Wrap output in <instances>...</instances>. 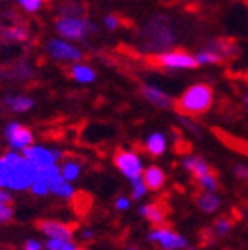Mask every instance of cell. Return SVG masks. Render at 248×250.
<instances>
[{
	"label": "cell",
	"instance_id": "6da1fadb",
	"mask_svg": "<svg viewBox=\"0 0 248 250\" xmlns=\"http://www.w3.org/2000/svg\"><path fill=\"white\" fill-rule=\"evenodd\" d=\"M37 170L20 151H7L0 156V189L26 191L35 181Z\"/></svg>",
	"mask_w": 248,
	"mask_h": 250
},
{
	"label": "cell",
	"instance_id": "7a4b0ae2",
	"mask_svg": "<svg viewBox=\"0 0 248 250\" xmlns=\"http://www.w3.org/2000/svg\"><path fill=\"white\" fill-rule=\"evenodd\" d=\"M213 104V89L208 83H194L184 90L175 101L179 113L183 117H200L207 113Z\"/></svg>",
	"mask_w": 248,
	"mask_h": 250
},
{
	"label": "cell",
	"instance_id": "3957f363",
	"mask_svg": "<svg viewBox=\"0 0 248 250\" xmlns=\"http://www.w3.org/2000/svg\"><path fill=\"white\" fill-rule=\"evenodd\" d=\"M56 31H58V37L75 43L92 35L96 31V24L80 14H62L56 21Z\"/></svg>",
	"mask_w": 248,
	"mask_h": 250
},
{
	"label": "cell",
	"instance_id": "277c9868",
	"mask_svg": "<svg viewBox=\"0 0 248 250\" xmlns=\"http://www.w3.org/2000/svg\"><path fill=\"white\" fill-rule=\"evenodd\" d=\"M21 155L26 158V162L35 168L37 174L45 168L56 165L62 158V151L58 148H47V146L40 145H31L30 148H26L24 151H21Z\"/></svg>",
	"mask_w": 248,
	"mask_h": 250
},
{
	"label": "cell",
	"instance_id": "5b68a950",
	"mask_svg": "<svg viewBox=\"0 0 248 250\" xmlns=\"http://www.w3.org/2000/svg\"><path fill=\"white\" fill-rule=\"evenodd\" d=\"M45 54L56 62H64V64H73L82 59V51L77 43L68 42L61 37L49 39L45 43Z\"/></svg>",
	"mask_w": 248,
	"mask_h": 250
},
{
	"label": "cell",
	"instance_id": "8992f818",
	"mask_svg": "<svg viewBox=\"0 0 248 250\" xmlns=\"http://www.w3.org/2000/svg\"><path fill=\"white\" fill-rule=\"evenodd\" d=\"M156 64L170 71L194 70L198 66L194 54L187 51H163L156 56Z\"/></svg>",
	"mask_w": 248,
	"mask_h": 250
},
{
	"label": "cell",
	"instance_id": "52a82bcc",
	"mask_svg": "<svg viewBox=\"0 0 248 250\" xmlns=\"http://www.w3.org/2000/svg\"><path fill=\"white\" fill-rule=\"evenodd\" d=\"M113 164L118 170L122 172V176H125L128 181H134L137 177H143V160L136 151L130 149H118L113 155Z\"/></svg>",
	"mask_w": 248,
	"mask_h": 250
},
{
	"label": "cell",
	"instance_id": "ba28073f",
	"mask_svg": "<svg viewBox=\"0 0 248 250\" xmlns=\"http://www.w3.org/2000/svg\"><path fill=\"white\" fill-rule=\"evenodd\" d=\"M4 137L12 151L21 153L33 145V132L28 127H24L21 122H16V120L5 124Z\"/></svg>",
	"mask_w": 248,
	"mask_h": 250
},
{
	"label": "cell",
	"instance_id": "9c48e42d",
	"mask_svg": "<svg viewBox=\"0 0 248 250\" xmlns=\"http://www.w3.org/2000/svg\"><path fill=\"white\" fill-rule=\"evenodd\" d=\"M147 240L153 243H158L163 250H186L187 249V240L183 234H179L177 231L170 229V228H155L147 233Z\"/></svg>",
	"mask_w": 248,
	"mask_h": 250
},
{
	"label": "cell",
	"instance_id": "30bf717a",
	"mask_svg": "<svg viewBox=\"0 0 248 250\" xmlns=\"http://www.w3.org/2000/svg\"><path fill=\"white\" fill-rule=\"evenodd\" d=\"M37 229L49 240H73L75 236L73 226L56 219H40L37 221Z\"/></svg>",
	"mask_w": 248,
	"mask_h": 250
},
{
	"label": "cell",
	"instance_id": "8fae6325",
	"mask_svg": "<svg viewBox=\"0 0 248 250\" xmlns=\"http://www.w3.org/2000/svg\"><path fill=\"white\" fill-rule=\"evenodd\" d=\"M141 94H143V98L146 99L149 104L155 106V108L168 109V108H172V104H174V99L170 98V94L165 92V90L160 89V87H156V85L146 83V85H143V89H141Z\"/></svg>",
	"mask_w": 248,
	"mask_h": 250
},
{
	"label": "cell",
	"instance_id": "7c38bea8",
	"mask_svg": "<svg viewBox=\"0 0 248 250\" xmlns=\"http://www.w3.org/2000/svg\"><path fill=\"white\" fill-rule=\"evenodd\" d=\"M139 215H143L146 221L153 224L155 228H163L167 223V215H168V208L167 205L163 203H146V205H141L139 207Z\"/></svg>",
	"mask_w": 248,
	"mask_h": 250
},
{
	"label": "cell",
	"instance_id": "4fadbf2b",
	"mask_svg": "<svg viewBox=\"0 0 248 250\" xmlns=\"http://www.w3.org/2000/svg\"><path fill=\"white\" fill-rule=\"evenodd\" d=\"M2 104H4V108L7 109V111L20 115V113L30 111V109L35 106V101H33L30 96H26V94H11V96H5Z\"/></svg>",
	"mask_w": 248,
	"mask_h": 250
},
{
	"label": "cell",
	"instance_id": "5bb4252c",
	"mask_svg": "<svg viewBox=\"0 0 248 250\" xmlns=\"http://www.w3.org/2000/svg\"><path fill=\"white\" fill-rule=\"evenodd\" d=\"M183 167L186 168V170L189 172L191 176H193L196 181L202 179V177L207 176V174H212V167H210V164L205 160V158H202V156H198V155L184 156Z\"/></svg>",
	"mask_w": 248,
	"mask_h": 250
},
{
	"label": "cell",
	"instance_id": "9a60e30c",
	"mask_svg": "<svg viewBox=\"0 0 248 250\" xmlns=\"http://www.w3.org/2000/svg\"><path fill=\"white\" fill-rule=\"evenodd\" d=\"M143 181L146 189H149V191H160L163 188V184H165V181H167V176H165V172L158 165H149V167L143 170Z\"/></svg>",
	"mask_w": 248,
	"mask_h": 250
},
{
	"label": "cell",
	"instance_id": "2e32d148",
	"mask_svg": "<svg viewBox=\"0 0 248 250\" xmlns=\"http://www.w3.org/2000/svg\"><path fill=\"white\" fill-rule=\"evenodd\" d=\"M70 75L71 78H73L75 82L82 83V85H89V83L96 82V70H94L90 64H87V62H73L70 66Z\"/></svg>",
	"mask_w": 248,
	"mask_h": 250
},
{
	"label": "cell",
	"instance_id": "e0dca14e",
	"mask_svg": "<svg viewBox=\"0 0 248 250\" xmlns=\"http://www.w3.org/2000/svg\"><path fill=\"white\" fill-rule=\"evenodd\" d=\"M144 148L151 156H162L163 153L167 151V137L162 132H151L146 137Z\"/></svg>",
	"mask_w": 248,
	"mask_h": 250
},
{
	"label": "cell",
	"instance_id": "ac0fdd59",
	"mask_svg": "<svg viewBox=\"0 0 248 250\" xmlns=\"http://www.w3.org/2000/svg\"><path fill=\"white\" fill-rule=\"evenodd\" d=\"M224 58V52L217 47H205L202 51H198L194 54V59H196L198 66H207V64H217V62L222 61Z\"/></svg>",
	"mask_w": 248,
	"mask_h": 250
},
{
	"label": "cell",
	"instance_id": "d6986e66",
	"mask_svg": "<svg viewBox=\"0 0 248 250\" xmlns=\"http://www.w3.org/2000/svg\"><path fill=\"white\" fill-rule=\"evenodd\" d=\"M221 203H222V200L219 198L215 193L203 191L196 196L198 208H200L202 212H205V214H213L215 210H219V208H221Z\"/></svg>",
	"mask_w": 248,
	"mask_h": 250
},
{
	"label": "cell",
	"instance_id": "ffe728a7",
	"mask_svg": "<svg viewBox=\"0 0 248 250\" xmlns=\"http://www.w3.org/2000/svg\"><path fill=\"white\" fill-rule=\"evenodd\" d=\"M59 170H61V177L66 181V183H73V181H77L78 177H80L82 174V165L80 162L77 160H71V158H68V160L62 162V165L59 167Z\"/></svg>",
	"mask_w": 248,
	"mask_h": 250
},
{
	"label": "cell",
	"instance_id": "44dd1931",
	"mask_svg": "<svg viewBox=\"0 0 248 250\" xmlns=\"http://www.w3.org/2000/svg\"><path fill=\"white\" fill-rule=\"evenodd\" d=\"M0 37L5 42H24L28 39V30L23 26H5L0 31Z\"/></svg>",
	"mask_w": 248,
	"mask_h": 250
},
{
	"label": "cell",
	"instance_id": "7402d4cb",
	"mask_svg": "<svg viewBox=\"0 0 248 250\" xmlns=\"http://www.w3.org/2000/svg\"><path fill=\"white\" fill-rule=\"evenodd\" d=\"M45 250H83L78 243H75L73 240H47Z\"/></svg>",
	"mask_w": 248,
	"mask_h": 250
},
{
	"label": "cell",
	"instance_id": "603a6c76",
	"mask_svg": "<svg viewBox=\"0 0 248 250\" xmlns=\"http://www.w3.org/2000/svg\"><path fill=\"white\" fill-rule=\"evenodd\" d=\"M198 184H200V188H202L203 191L207 193H215L219 189V179L215 174H207V176H203L202 179H198Z\"/></svg>",
	"mask_w": 248,
	"mask_h": 250
},
{
	"label": "cell",
	"instance_id": "cb8c5ba5",
	"mask_svg": "<svg viewBox=\"0 0 248 250\" xmlns=\"http://www.w3.org/2000/svg\"><path fill=\"white\" fill-rule=\"evenodd\" d=\"M30 191L33 193L35 196H47V195H51V191H49V184H47V181L43 179V177L40 176V174H37L35 181L31 183Z\"/></svg>",
	"mask_w": 248,
	"mask_h": 250
},
{
	"label": "cell",
	"instance_id": "d4e9b609",
	"mask_svg": "<svg viewBox=\"0 0 248 250\" xmlns=\"http://www.w3.org/2000/svg\"><path fill=\"white\" fill-rule=\"evenodd\" d=\"M213 234H217V236H226L229 234V231L233 229V221L227 217H219L215 223H213Z\"/></svg>",
	"mask_w": 248,
	"mask_h": 250
},
{
	"label": "cell",
	"instance_id": "484cf974",
	"mask_svg": "<svg viewBox=\"0 0 248 250\" xmlns=\"http://www.w3.org/2000/svg\"><path fill=\"white\" fill-rule=\"evenodd\" d=\"M130 186H132V200H136V202H139V200L144 198V195H146V186H144V181L143 177H137V179L130 181Z\"/></svg>",
	"mask_w": 248,
	"mask_h": 250
},
{
	"label": "cell",
	"instance_id": "4316f807",
	"mask_svg": "<svg viewBox=\"0 0 248 250\" xmlns=\"http://www.w3.org/2000/svg\"><path fill=\"white\" fill-rule=\"evenodd\" d=\"M18 2V5H20L21 9H24L26 12H39L40 9L43 7V0H16Z\"/></svg>",
	"mask_w": 248,
	"mask_h": 250
},
{
	"label": "cell",
	"instance_id": "83f0119b",
	"mask_svg": "<svg viewBox=\"0 0 248 250\" xmlns=\"http://www.w3.org/2000/svg\"><path fill=\"white\" fill-rule=\"evenodd\" d=\"M14 217L12 203H0V224H7Z\"/></svg>",
	"mask_w": 248,
	"mask_h": 250
},
{
	"label": "cell",
	"instance_id": "f1b7e54d",
	"mask_svg": "<svg viewBox=\"0 0 248 250\" xmlns=\"http://www.w3.org/2000/svg\"><path fill=\"white\" fill-rule=\"evenodd\" d=\"M103 24H104L106 30L113 31V30H117L118 26H120V20H118L117 16H113V14H108L103 18Z\"/></svg>",
	"mask_w": 248,
	"mask_h": 250
},
{
	"label": "cell",
	"instance_id": "f546056e",
	"mask_svg": "<svg viewBox=\"0 0 248 250\" xmlns=\"http://www.w3.org/2000/svg\"><path fill=\"white\" fill-rule=\"evenodd\" d=\"M233 172H234V176H236L238 179L248 181V165H245V164L234 165V167H233Z\"/></svg>",
	"mask_w": 248,
	"mask_h": 250
},
{
	"label": "cell",
	"instance_id": "4dcf8cb0",
	"mask_svg": "<svg viewBox=\"0 0 248 250\" xmlns=\"http://www.w3.org/2000/svg\"><path fill=\"white\" fill-rule=\"evenodd\" d=\"M115 208L120 212L128 210V208H130V198H127V196H118V198L115 200Z\"/></svg>",
	"mask_w": 248,
	"mask_h": 250
},
{
	"label": "cell",
	"instance_id": "1f68e13d",
	"mask_svg": "<svg viewBox=\"0 0 248 250\" xmlns=\"http://www.w3.org/2000/svg\"><path fill=\"white\" fill-rule=\"evenodd\" d=\"M24 250H43V245L39 242V240H33V238H30V240H26L24 242V247H23Z\"/></svg>",
	"mask_w": 248,
	"mask_h": 250
},
{
	"label": "cell",
	"instance_id": "d6a6232c",
	"mask_svg": "<svg viewBox=\"0 0 248 250\" xmlns=\"http://www.w3.org/2000/svg\"><path fill=\"white\" fill-rule=\"evenodd\" d=\"M181 124H183L187 130H191V132L198 134V127H196V125H194L191 120H187V117H183V118H181Z\"/></svg>",
	"mask_w": 248,
	"mask_h": 250
},
{
	"label": "cell",
	"instance_id": "836d02e7",
	"mask_svg": "<svg viewBox=\"0 0 248 250\" xmlns=\"http://www.w3.org/2000/svg\"><path fill=\"white\" fill-rule=\"evenodd\" d=\"M80 236H82V240H83V242H89V240H92L94 238V229H90V228H83V229L80 231Z\"/></svg>",
	"mask_w": 248,
	"mask_h": 250
},
{
	"label": "cell",
	"instance_id": "e575fe53",
	"mask_svg": "<svg viewBox=\"0 0 248 250\" xmlns=\"http://www.w3.org/2000/svg\"><path fill=\"white\" fill-rule=\"evenodd\" d=\"M0 203H12V195L5 189H0Z\"/></svg>",
	"mask_w": 248,
	"mask_h": 250
},
{
	"label": "cell",
	"instance_id": "d590c367",
	"mask_svg": "<svg viewBox=\"0 0 248 250\" xmlns=\"http://www.w3.org/2000/svg\"><path fill=\"white\" fill-rule=\"evenodd\" d=\"M243 103H245V106H247V109H248V92L243 96Z\"/></svg>",
	"mask_w": 248,
	"mask_h": 250
},
{
	"label": "cell",
	"instance_id": "8d00e7d4",
	"mask_svg": "<svg viewBox=\"0 0 248 250\" xmlns=\"http://www.w3.org/2000/svg\"><path fill=\"white\" fill-rule=\"evenodd\" d=\"M128 250H136V249H128Z\"/></svg>",
	"mask_w": 248,
	"mask_h": 250
}]
</instances>
